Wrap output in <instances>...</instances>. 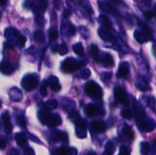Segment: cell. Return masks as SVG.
<instances>
[{
    "mask_svg": "<svg viewBox=\"0 0 156 155\" xmlns=\"http://www.w3.org/2000/svg\"><path fill=\"white\" fill-rule=\"evenodd\" d=\"M134 114H135L136 122L139 129L145 132H152L155 129L156 124L153 119L148 117L146 112L140 104L135 102L133 105Z\"/></svg>",
    "mask_w": 156,
    "mask_h": 155,
    "instance_id": "obj_1",
    "label": "cell"
},
{
    "mask_svg": "<svg viewBox=\"0 0 156 155\" xmlns=\"http://www.w3.org/2000/svg\"><path fill=\"white\" fill-rule=\"evenodd\" d=\"M24 155H35L34 151L31 148H27L24 150Z\"/></svg>",
    "mask_w": 156,
    "mask_h": 155,
    "instance_id": "obj_46",
    "label": "cell"
},
{
    "mask_svg": "<svg viewBox=\"0 0 156 155\" xmlns=\"http://www.w3.org/2000/svg\"><path fill=\"white\" fill-rule=\"evenodd\" d=\"M98 34L100 37L105 41L114 42V40H115V37H114V34H113V33L111 30V27H101L98 30Z\"/></svg>",
    "mask_w": 156,
    "mask_h": 155,
    "instance_id": "obj_8",
    "label": "cell"
},
{
    "mask_svg": "<svg viewBox=\"0 0 156 155\" xmlns=\"http://www.w3.org/2000/svg\"><path fill=\"white\" fill-rule=\"evenodd\" d=\"M34 38L35 41L38 43H44L46 40L45 35H44V32L41 31V30H37V31L34 32Z\"/></svg>",
    "mask_w": 156,
    "mask_h": 155,
    "instance_id": "obj_28",
    "label": "cell"
},
{
    "mask_svg": "<svg viewBox=\"0 0 156 155\" xmlns=\"http://www.w3.org/2000/svg\"><path fill=\"white\" fill-rule=\"evenodd\" d=\"M39 84V78L36 74H30L23 78L21 86L25 91H33L37 88Z\"/></svg>",
    "mask_w": 156,
    "mask_h": 155,
    "instance_id": "obj_5",
    "label": "cell"
},
{
    "mask_svg": "<svg viewBox=\"0 0 156 155\" xmlns=\"http://www.w3.org/2000/svg\"><path fill=\"white\" fill-rule=\"evenodd\" d=\"M122 132H123V134L126 137H127L129 139H133L134 138V132L133 131L132 128L130 126H129L128 125L125 124L124 126H123V129H122Z\"/></svg>",
    "mask_w": 156,
    "mask_h": 155,
    "instance_id": "obj_27",
    "label": "cell"
},
{
    "mask_svg": "<svg viewBox=\"0 0 156 155\" xmlns=\"http://www.w3.org/2000/svg\"><path fill=\"white\" fill-rule=\"evenodd\" d=\"M44 108L47 110H52L58 106V102L56 100H49L44 104Z\"/></svg>",
    "mask_w": 156,
    "mask_h": 155,
    "instance_id": "obj_30",
    "label": "cell"
},
{
    "mask_svg": "<svg viewBox=\"0 0 156 155\" xmlns=\"http://www.w3.org/2000/svg\"><path fill=\"white\" fill-rule=\"evenodd\" d=\"M59 46L58 45H55V46H53V47L51 48V50L53 53H56V52H58V50H59Z\"/></svg>",
    "mask_w": 156,
    "mask_h": 155,
    "instance_id": "obj_49",
    "label": "cell"
},
{
    "mask_svg": "<svg viewBox=\"0 0 156 155\" xmlns=\"http://www.w3.org/2000/svg\"><path fill=\"white\" fill-rule=\"evenodd\" d=\"M129 72V64L127 62H123L119 65L118 70L117 72V78H123L126 77Z\"/></svg>",
    "mask_w": 156,
    "mask_h": 155,
    "instance_id": "obj_12",
    "label": "cell"
},
{
    "mask_svg": "<svg viewBox=\"0 0 156 155\" xmlns=\"http://www.w3.org/2000/svg\"><path fill=\"white\" fill-rule=\"evenodd\" d=\"M98 111V106L96 105L92 104V103H89V104L86 105L84 109L85 114L86 115L87 117H93L95 115L96 112Z\"/></svg>",
    "mask_w": 156,
    "mask_h": 155,
    "instance_id": "obj_20",
    "label": "cell"
},
{
    "mask_svg": "<svg viewBox=\"0 0 156 155\" xmlns=\"http://www.w3.org/2000/svg\"><path fill=\"white\" fill-rule=\"evenodd\" d=\"M26 43V37L23 36H20L16 40V46H18L19 48H21L24 46Z\"/></svg>",
    "mask_w": 156,
    "mask_h": 155,
    "instance_id": "obj_39",
    "label": "cell"
},
{
    "mask_svg": "<svg viewBox=\"0 0 156 155\" xmlns=\"http://www.w3.org/2000/svg\"><path fill=\"white\" fill-rule=\"evenodd\" d=\"M58 52H59V54H60L61 56H64V55H66L69 52L68 46H67L66 43L61 44V45L59 46V50H58Z\"/></svg>",
    "mask_w": 156,
    "mask_h": 155,
    "instance_id": "obj_35",
    "label": "cell"
},
{
    "mask_svg": "<svg viewBox=\"0 0 156 155\" xmlns=\"http://www.w3.org/2000/svg\"><path fill=\"white\" fill-rule=\"evenodd\" d=\"M58 153L59 155H77V150L75 148H69L62 146L58 148Z\"/></svg>",
    "mask_w": 156,
    "mask_h": 155,
    "instance_id": "obj_23",
    "label": "cell"
},
{
    "mask_svg": "<svg viewBox=\"0 0 156 155\" xmlns=\"http://www.w3.org/2000/svg\"><path fill=\"white\" fill-rule=\"evenodd\" d=\"M15 141H16L18 145L20 147H24L27 142V138L25 135V134L22 133V132H19V133L15 134Z\"/></svg>",
    "mask_w": 156,
    "mask_h": 155,
    "instance_id": "obj_22",
    "label": "cell"
},
{
    "mask_svg": "<svg viewBox=\"0 0 156 155\" xmlns=\"http://www.w3.org/2000/svg\"><path fill=\"white\" fill-rule=\"evenodd\" d=\"M9 98L10 100H12V101L18 102L22 99V92L21 91V90L18 89V88H11V90L9 91Z\"/></svg>",
    "mask_w": 156,
    "mask_h": 155,
    "instance_id": "obj_16",
    "label": "cell"
},
{
    "mask_svg": "<svg viewBox=\"0 0 156 155\" xmlns=\"http://www.w3.org/2000/svg\"><path fill=\"white\" fill-rule=\"evenodd\" d=\"M111 76H112V73L105 72L103 74V79H105V80H109V79H111Z\"/></svg>",
    "mask_w": 156,
    "mask_h": 155,
    "instance_id": "obj_47",
    "label": "cell"
},
{
    "mask_svg": "<svg viewBox=\"0 0 156 155\" xmlns=\"http://www.w3.org/2000/svg\"><path fill=\"white\" fill-rule=\"evenodd\" d=\"M76 128V135L79 138H84L86 137L87 122L81 117H78L75 121Z\"/></svg>",
    "mask_w": 156,
    "mask_h": 155,
    "instance_id": "obj_6",
    "label": "cell"
},
{
    "mask_svg": "<svg viewBox=\"0 0 156 155\" xmlns=\"http://www.w3.org/2000/svg\"><path fill=\"white\" fill-rule=\"evenodd\" d=\"M15 66L7 60H3L0 62V71L4 74H12L15 71Z\"/></svg>",
    "mask_w": 156,
    "mask_h": 155,
    "instance_id": "obj_11",
    "label": "cell"
},
{
    "mask_svg": "<svg viewBox=\"0 0 156 155\" xmlns=\"http://www.w3.org/2000/svg\"><path fill=\"white\" fill-rule=\"evenodd\" d=\"M4 36L8 40L15 41V43H16V40L21 35H20L19 32L15 28H13V27H8V28H6L5 30Z\"/></svg>",
    "mask_w": 156,
    "mask_h": 155,
    "instance_id": "obj_10",
    "label": "cell"
},
{
    "mask_svg": "<svg viewBox=\"0 0 156 155\" xmlns=\"http://www.w3.org/2000/svg\"><path fill=\"white\" fill-rule=\"evenodd\" d=\"M62 33L66 35V36H73V35L75 34L76 28H75L74 25H73V24L69 21V22H66L62 24Z\"/></svg>",
    "mask_w": 156,
    "mask_h": 155,
    "instance_id": "obj_17",
    "label": "cell"
},
{
    "mask_svg": "<svg viewBox=\"0 0 156 155\" xmlns=\"http://www.w3.org/2000/svg\"><path fill=\"white\" fill-rule=\"evenodd\" d=\"M111 1L114 2V3H117V4H119V2H120V1H119V0H111Z\"/></svg>",
    "mask_w": 156,
    "mask_h": 155,
    "instance_id": "obj_53",
    "label": "cell"
},
{
    "mask_svg": "<svg viewBox=\"0 0 156 155\" xmlns=\"http://www.w3.org/2000/svg\"><path fill=\"white\" fill-rule=\"evenodd\" d=\"M59 36V32L55 27H51L49 30V39L51 41H55Z\"/></svg>",
    "mask_w": 156,
    "mask_h": 155,
    "instance_id": "obj_33",
    "label": "cell"
},
{
    "mask_svg": "<svg viewBox=\"0 0 156 155\" xmlns=\"http://www.w3.org/2000/svg\"><path fill=\"white\" fill-rule=\"evenodd\" d=\"M155 100L153 97H149V100H148V105L150 106L151 108L154 109L155 107Z\"/></svg>",
    "mask_w": 156,
    "mask_h": 155,
    "instance_id": "obj_44",
    "label": "cell"
},
{
    "mask_svg": "<svg viewBox=\"0 0 156 155\" xmlns=\"http://www.w3.org/2000/svg\"><path fill=\"white\" fill-rule=\"evenodd\" d=\"M17 123H18L21 127H25L26 122H25V119H24V115H21L17 118Z\"/></svg>",
    "mask_w": 156,
    "mask_h": 155,
    "instance_id": "obj_40",
    "label": "cell"
},
{
    "mask_svg": "<svg viewBox=\"0 0 156 155\" xmlns=\"http://www.w3.org/2000/svg\"><path fill=\"white\" fill-rule=\"evenodd\" d=\"M73 50L76 54L79 55V56H83L84 49L81 43H77L74 44L73 46Z\"/></svg>",
    "mask_w": 156,
    "mask_h": 155,
    "instance_id": "obj_32",
    "label": "cell"
},
{
    "mask_svg": "<svg viewBox=\"0 0 156 155\" xmlns=\"http://www.w3.org/2000/svg\"><path fill=\"white\" fill-rule=\"evenodd\" d=\"M101 60V64L103 65V66L106 67V68L111 67L112 65H114V58H113V56L108 53H105V54L103 55V56H102Z\"/></svg>",
    "mask_w": 156,
    "mask_h": 155,
    "instance_id": "obj_19",
    "label": "cell"
},
{
    "mask_svg": "<svg viewBox=\"0 0 156 155\" xmlns=\"http://www.w3.org/2000/svg\"><path fill=\"white\" fill-rule=\"evenodd\" d=\"M142 2H143L146 6H150L151 2H152V0H142Z\"/></svg>",
    "mask_w": 156,
    "mask_h": 155,
    "instance_id": "obj_50",
    "label": "cell"
},
{
    "mask_svg": "<svg viewBox=\"0 0 156 155\" xmlns=\"http://www.w3.org/2000/svg\"><path fill=\"white\" fill-rule=\"evenodd\" d=\"M119 155H130V151L127 147L122 146L120 149V153Z\"/></svg>",
    "mask_w": 156,
    "mask_h": 155,
    "instance_id": "obj_41",
    "label": "cell"
},
{
    "mask_svg": "<svg viewBox=\"0 0 156 155\" xmlns=\"http://www.w3.org/2000/svg\"><path fill=\"white\" fill-rule=\"evenodd\" d=\"M114 97L119 103L124 105V106H127L128 103H129L127 93L120 87H116L114 88Z\"/></svg>",
    "mask_w": 156,
    "mask_h": 155,
    "instance_id": "obj_7",
    "label": "cell"
},
{
    "mask_svg": "<svg viewBox=\"0 0 156 155\" xmlns=\"http://www.w3.org/2000/svg\"><path fill=\"white\" fill-rule=\"evenodd\" d=\"M90 53H91V57L93 58L95 62H99L101 60V54H100V51H99L98 47L97 46L94 44H91L90 46Z\"/></svg>",
    "mask_w": 156,
    "mask_h": 155,
    "instance_id": "obj_21",
    "label": "cell"
},
{
    "mask_svg": "<svg viewBox=\"0 0 156 155\" xmlns=\"http://www.w3.org/2000/svg\"><path fill=\"white\" fill-rule=\"evenodd\" d=\"M91 76V71L88 68H85L80 72V77L82 79H87Z\"/></svg>",
    "mask_w": 156,
    "mask_h": 155,
    "instance_id": "obj_38",
    "label": "cell"
},
{
    "mask_svg": "<svg viewBox=\"0 0 156 155\" xmlns=\"http://www.w3.org/2000/svg\"><path fill=\"white\" fill-rule=\"evenodd\" d=\"M2 102H1V101H0V108H1V107H2Z\"/></svg>",
    "mask_w": 156,
    "mask_h": 155,
    "instance_id": "obj_54",
    "label": "cell"
},
{
    "mask_svg": "<svg viewBox=\"0 0 156 155\" xmlns=\"http://www.w3.org/2000/svg\"><path fill=\"white\" fill-rule=\"evenodd\" d=\"M47 85H48V82L47 81H44L42 83V85H41V94L43 96V97H46L47 94Z\"/></svg>",
    "mask_w": 156,
    "mask_h": 155,
    "instance_id": "obj_36",
    "label": "cell"
},
{
    "mask_svg": "<svg viewBox=\"0 0 156 155\" xmlns=\"http://www.w3.org/2000/svg\"><path fill=\"white\" fill-rule=\"evenodd\" d=\"M47 82H48V85L50 86V88L53 91H56V92H58V91H60L61 85L59 84V80H58V78L56 76H50V78L47 81Z\"/></svg>",
    "mask_w": 156,
    "mask_h": 155,
    "instance_id": "obj_18",
    "label": "cell"
},
{
    "mask_svg": "<svg viewBox=\"0 0 156 155\" xmlns=\"http://www.w3.org/2000/svg\"><path fill=\"white\" fill-rule=\"evenodd\" d=\"M38 119L42 124L49 127H55L62 123V119L57 113H50L45 111L38 112Z\"/></svg>",
    "mask_w": 156,
    "mask_h": 155,
    "instance_id": "obj_2",
    "label": "cell"
},
{
    "mask_svg": "<svg viewBox=\"0 0 156 155\" xmlns=\"http://www.w3.org/2000/svg\"><path fill=\"white\" fill-rule=\"evenodd\" d=\"M150 150V147H149V143L146 142V141H143L140 144V152L143 155H146L148 154V153L149 152Z\"/></svg>",
    "mask_w": 156,
    "mask_h": 155,
    "instance_id": "obj_34",
    "label": "cell"
},
{
    "mask_svg": "<svg viewBox=\"0 0 156 155\" xmlns=\"http://www.w3.org/2000/svg\"><path fill=\"white\" fill-rule=\"evenodd\" d=\"M79 32H80L81 35L82 36V37L85 38V39H87L88 36V30H87L86 27H83V26H82V27H80V28H79Z\"/></svg>",
    "mask_w": 156,
    "mask_h": 155,
    "instance_id": "obj_42",
    "label": "cell"
},
{
    "mask_svg": "<svg viewBox=\"0 0 156 155\" xmlns=\"http://www.w3.org/2000/svg\"><path fill=\"white\" fill-rule=\"evenodd\" d=\"M98 21L99 22L102 24L103 27H111V26H112L111 20L109 19V18H108V16H106V15H101L100 16H99Z\"/></svg>",
    "mask_w": 156,
    "mask_h": 155,
    "instance_id": "obj_29",
    "label": "cell"
},
{
    "mask_svg": "<svg viewBox=\"0 0 156 155\" xmlns=\"http://www.w3.org/2000/svg\"><path fill=\"white\" fill-rule=\"evenodd\" d=\"M76 2L79 4V5L80 7H82L85 12H88V14H92L93 10L92 8H91V5L89 4L88 0H76Z\"/></svg>",
    "mask_w": 156,
    "mask_h": 155,
    "instance_id": "obj_24",
    "label": "cell"
},
{
    "mask_svg": "<svg viewBox=\"0 0 156 155\" xmlns=\"http://www.w3.org/2000/svg\"><path fill=\"white\" fill-rule=\"evenodd\" d=\"M64 132H61L59 130H54L51 132L50 138L53 142H58V141H62Z\"/></svg>",
    "mask_w": 156,
    "mask_h": 155,
    "instance_id": "obj_26",
    "label": "cell"
},
{
    "mask_svg": "<svg viewBox=\"0 0 156 155\" xmlns=\"http://www.w3.org/2000/svg\"><path fill=\"white\" fill-rule=\"evenodd\" d=\"M136 86L141 91H147L149 89V84H148L147 81H146V79L143 78V77H138L136 81Z\"/></svg>",
    "mask_w": 156,
    "mask_h": 155,
    "instance_id": "obj_25",
    "label": "cell"
},
{
    "mask_svg": "<svg viewBox=\"0 0 156 155\" xmlns=\"http://www.w3.org/2000/svg\"><path fill=\"white\" fill-rule=\"evenodd\" d=\"M134 37L140 43L146 42L148 40L151 38V35L148 34L146 31L142 29V30H136L134 32Z\"/></svg>",
    "mask_w": 156,
    "mask_h": 155,
    "instance_id": "obj_13",
    "label": "cell"
},
{
    "mask_svg": "<svg viewBox=\"0 0 156 155\" xmlns=\"http://www.w3.org/2000/svg\"><path fill=\"white\" fill-rule=\"evenodd\" d=\"M144 17L148 21H150L152 18V17H153V13L152 12H150V11H147V12H144Z\"/></svg>",
    "mask_w": 156,
    "mask_h": 155,
    "instance_id": "obj_43",
    "label": "cell"
},
{
    "mask_svg": "<svg viewBox=\"0 0 156 155\" xmlns=\"http://www.w3.org/2000/svg\"><path fill=\"white\" fill-rule=\"evenodd\" d=\"M98 6L102 11L107 12V13H109L111 15H114V16H120V14L117 12V9L114 7L113 5H111L110 3L107 2L105 1H98Z\"/></svg>",
    "mask_w": 156,
    "mask_h": 155,
    "instance_id": "obj_9",
    "label": "cell"
},
{
    "mask_svg": "<svg viewBox=\"0 0 156 155\" xmlns=\"http://www.w3.org/2000/svg\"><path fill=\"white\" fill-rule=\"evenodd\" d=\"M71 15H72V12L70 10H69V9H66V10L64 11L63 12L64 18H69Z\"/></svg>",
    "mask_w": 156,
    "mask_h": 155,
    "instance_id": "obj_48",
    "label": "cell"
},
{
    "mask_svg": "<svg viewBox=\"0 0 156 155\" xmlns=\"http://www.w3.org/2000/svg\"><path fill=\"white\" fill-rule=\"evenodd\" d=\"M7 4V0H0V5H5Z\"/></svg>",
    "mask_w": 156,
    "mask_h": 155,
    "instance_id": "obj_51",
    "label": "cell"
},
{
    "mask_svg": "<svg viewBox=\"0 0 156 155\" xmlns=\"http://www.w3.org/2000/svg\"><path fill=\"white\" fill-rule=\"evenodd\" d=\"M0 18H1V15H0Z\"/></svg>",
    "mask_w": 156,
    "mask_h": 155,
    "instance_id": "obj_55",
    "label": "cell"
},
{
    "mask_svg": "<svg viewBox=\"0 0 156 155\" xmlns=\"http://www.w3.org/2000/svg\"><path fill=\"white\" fill-rule=\"evenodd\" d=\"M6 144H7V142L3 138H0V150H3L5 148Z\"/></svg>",
    "mask_w": 156,
    "mask_h": 155,
    "instance_id": "obj_45",
    "label": "cell"
},
{
    "mask_svg": "<svg viewBox=\"0 0 156 155\" xmlns=\"http://www.w3.org/2000/svg\"><path fill=\"white\" fill-rule=\"evenodd\" d=\"M85 62H81V61L76 60L74 58H67L62 62V71L65 73H72L77 70L80 69L82 67L85 65Z\"/></svg>",
    "mask_w": 156,
    "mask_h": 155,
    "instance_id": "obj_4",
    "label": "cell"
},
{
    "mask_svg": "<svg viewBox=\"0 0 156 155\" xmlns=\"http://www.w3.org/2000/svg\"><path fill=\"white\" fill-rule=\"evenodd\" d=\"M91 129L95 133H103L106 131V125L102 121H93L91 123Z\"/></svg>",
    "mask_w": 156,
    "mask_h": 155,
    "instance_id": "obj_14",
    "label": "cell"
},
{
    "mask_svg": "<svg viewBox=\"0 0 156 155\" xmlns=\"http://www.w3.org/2000/svg\"><path fill=\"white\" fill-rule=\"evenodd\" d=\"M116 150V145L113 141H109L105 145V151L108 154H112Z\"/></svg>",
    "mask_w": 156,
    "mask_h": 155,
    "instance_id": "obj_31",
    "label": "cell"
},
{
    "mask_svg": "<svg viewBox=\"0 0 156 155\" xmlns=\"http://www.w3.org/2000/svg\"><path fill=\"white\" fill-rule=\"evenodd\" d=\"M1 119L5 131L7 132V133H10L12 129V125L11 123V119L9 112L5 111V112H3L1 115Z\"/></svg>",
    "mask_w": 156,
    "mask_h": 155,
    "instance_id": "obj_15",
    "label": "cell"
},
{
    "mask_svg": "<svg viewBox=\"0 0 156 155\" xmlns=\"http://www.w3.org/2000/svg\"><path fill=\"white\" fill-rule=\"evenodd\" d=\"M121 115L123 118L126 119H131L133 117V112L129 109H125L123 110H122Z\"/></svg>",
    "mask_w": 156,
    "mask_h": 155,
    "instance_id": "obj_37",
    "label": "cell"
},
{
    "mask_svg": "<svg viewBox=\"0 0 156 155\" xmlns=\"http://www.w3.org/2000/svg\"><path fill=\"white\" fill-rule=\"evenodd\" d=\"M87 155H97V154H96V153L94 151H90L87 153Z\"/></svg>",
    "mask_w": 156,
    "mask_h": 155,
    "instance_id": "obj_52",
    "label": "cell"
},
{
    "mask_svg": "<svg viewBox=\"0 0 156 155\" xmlns=\"http://www.w3.org/2000/svg\"><path fill=\"white\" fill-rule=\"evenodd\" d=\"M85 91L87 95L93 100H101L103 96V91L101 88L98 83L94 81H91L85 84Z\"/></svg>",
    "mask_w": 156,
    "mask_h": 155,
    "instance_id": "obj_3",
    "label": "cell"
}]
</instances>
